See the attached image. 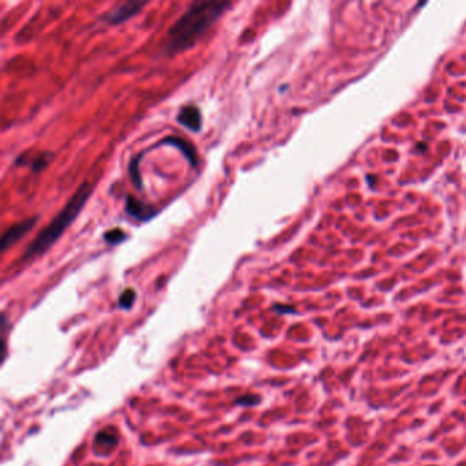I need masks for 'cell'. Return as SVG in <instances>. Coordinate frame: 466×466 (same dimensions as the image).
I'll return each instance as SVG.
<instances>
[{"label": "cell", "instance_id": "6da1fadb", "mask_svg": "<svg viewBox=\"0 0 466 466\" xmlns=\"http://www.w3.org/2000/svg\"><path fill=\"white\" fill-rule=\"evenodd\" d=\"M230 6L228 1H197L192 4L167 33L166 51L178 53L192 48Z\"/></svg>", "mask_w": 466, "mask_h": 466}, {"label": "cell", "instance_id": "7a4b0ae2", "mask_svg": "<svg viewBox=\"0 0 466 466\" xmlns=\"http://www.w3.org/2000/svg\"><path fill=\"white\" fill-rule=\"evenodd\" d=\"M92 186L89 182H84L77 192L72 196V198L67 201L65 208L59 212L53 221L27 245L25 253L22 256V260H30L34 257H39L43 253H46L51 247L58 238L65 233V230L72 224L78 214L82 211L85 202L88 201L91 196Z\"/></svg>", "mask_w": 466, "mask_h": 466}, {"label": "cell", "instance_id": "3957f363", "mask_svg": "<svg viewBox=\"0 0 466 466\" xmlns=\"http://www.w3.org/2000/svg\"><path fill=\"white\" fill-rule=\"evenodd\" d=\"M37 219H39L37 216H33V218L25 219V221H20L14 226L8 227L6 233L1 237V252H6L8 247L15 245L18 241L25 237L26 234L30 233V230L36 226Z\"/></svg>", "mask_w": 466, "mask_h": 466}, {"label": "cell", "instance_id": "277c9868", "mask_svg": "<svg viewBox=\"0 0 466 466\" xmlns=\"http://www.w3.org/2000/svg\"><path fill=\"white\" fill-rule=\"evenodd\" d=\"M144 6H145V3H143V1H134V0L126 1V3H122L121 6H118L115 10H112L108 14L107 20L111 24H121V22H124L126 20L131 18L133 15H136Z\"/></svg>", "mask_w": 466, "mask_h": 466}, {"label": "cell", "instance_id": "5b68a950", "mask_svg": "<svg viewBox=\"0 0 466 466\" xmlns=\"http://www.w3.org/2000/svg\"><path fill=\"white\" fill-rule=\"evenodd\" d=\"M176 121L183 124L185 127H188L192 131H200L202 126V117H201L200 110L195 105H186L182 107L181 111L176 115Z\"/></svg>", "mask_w": 466, "mask_h": 466}, {"label": "cell", "instance_id": "8992f818", "mask_svg": "<svg viewBox=\"0 0 466 466\" xmlns=\"http://www.w3.org/2000/svg\"><path fill=\"white\" fill-rule=\"evenodd\" d=\"M126 212L131 218H136V219H140V221H148L156 214L153 208L145 205L144 202L136 200L134 197H127V200H126Z\"/></svg>", "mask_w": 466, "mask_h": 466}, {"label": "cell", "instance_id": "52a82bcc", "mask_svg": "<svg viewBox=\"0 0 466 466\" xmlns=\"http://www.w3.org/2000/svg\"><path fill=\"white\" fill-rule=\"evenodd\" d=\"M162 144H169V145H172V147H176V148L181 150L182 153L185 155V157L188 159V162L190 163V166L192 167H196L197 166V153H196V149L195 147L192 145L188 141H185V140H182V138H178V137H167V138H164L162 141Z\"/></svg>", "mask_w": 466, "mask_h": 466}, {"label": "cell", "instance_id": "ba28073f", "mask_svg": "<svg viewBox=\"0 0 466 466\" xmlns=\"http://www.w3.org/2000/svg\"><path fill=\"white\" fill-rule=\"evenodd\" d=\"M118 443V434L115 431H110V428L100 431L96 438H95V444L101 448H112L117 446Z\"/></svg>", "mask_w": 466, "mask_h": 466}, {"label": "cell", "instance_id": "9c48e42d", "mask_svg": "<svg viewBox=\"0 0 466 466\" xmlns=\"http://www.w3.org/2000/svg\"><path fill=\"white\" fill-rule=\"evenodd\" d=\"M134 301H136V292L133 289H126L119 297V306L127 311L133 306Z\"/></svg>", "mask_w": 466, "mask_h": 466}, {"label": "cell", "instance_id": "30bf717a", "mask_svg": "<svg viewBox=\"0 0 466 466\" xmlns=\"http://www.w3.org/2000/svg\"><path fill=\"white\" fill-rule=\"evenodd\" d=\"M124 238H126V234L123 233L121 228H114L104 234V240L110 244H119V242H123Z\"/></svg>", "mask_w": 466, "mask_h": 466}, {"label": "cell", "instance_id": "8fae6325", "mask_svg": "<svg viewBox=\"0 0 466 466\" xmlns=\"http://www.w3.org/2000/svg\"><path fill=\"white\" fill-rule=\"evenodd\" d=\"M51 159H52L51 153H41V155L37 156V157H36L34 160H32V163H30V164H32V170L33 171H36V172L40 171V170H43L44 167H46L47 164L49 163Z\"/></svg>", "mask_w": 466, "mask_h": 466}, {"label": "cell", "instance_id": "7c38bea8", "mask_svg": "<svg viewBox=\"0 0 466 466\" xmlns=\"http://www.w3.org/2000/svg\"><path fill=\"white\" fill-rule=\"evenodd\" d=\"M141 156H138L136 157L133 162L130 163V176H131V181L134 182V185H136V188H141V178H140V172H138V159H140Z\"/></svg>", "mask_w": 466, "mask_h": 466}, {"label": "cell", "instance_id": "4fadbf2b", "mask_svg": "<svg viewBox=\"0 0 466 466\" xmlns=\"http://www.w3.org/2000/svg\"><path fill=\"white\" fill-rule=\"evenodd\" d=\"M237 403H240L242 406H254V405L260 403V396L252 394L244 395V396H240V398L237 399Z\"/></svg>", "mask_w": 466, "mask_h": 466}, {"label": "cell", "instance_id": "5bb4252c", "mask_svg": "<svg viewBox=\"0 0 466 466\" xmlns=\"http://www.w3.org/2000/svg\"><path fill=\"white\" fill-rule=\"evenodd\" d=\"M273 309L279 313H294L295 312L293 306H285V305H275Z\"/></svg>", "mask_w": 466, "mask_h": 466}]
</instances>
